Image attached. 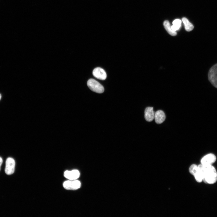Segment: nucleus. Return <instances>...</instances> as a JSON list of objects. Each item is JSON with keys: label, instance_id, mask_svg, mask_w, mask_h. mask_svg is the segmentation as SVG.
I'll return each mask as SVG.
<instances>
[{"label": "nucleus", "instance_id": "nucleus-1", "mask_svg": "<svg viewBox=\"0 0 217 217\" xmlns=\"http://www.w3.org/2000/svg\"><path fill=\"white\" fill-rule=\"evenodd\" d=\"M199 171L201 172L203 181L209 184H213L217 181V172L212 165H198Z\"/></svg>", "mask_w": 217, "mask_h": 217}, {"label": "nucleus", "instance_id": "nucleus-4", "mask_svg": "<svg viewBox=\"0 0 217 217\" xmlns=\"http://www.w3.org/2000/svg\"><path fill=\"white\" fill-rule=\"evenodd\" d=\"M81 182L78 180H70L65 181L63 187L66 189L76 190L79 189L81 187Z\"/></svg>", "mask_w": 217, "mask_h": 217}, {"label": "nucleus", "instance_id": "nucleus-2", "mask_svg": "<svg viewBox=\"0 0 217 217\" xmlns=\"http://www.w3.org/2000/svg\"><path fill=\"white\" fill-rule=\"evenodd\" d=\"M87 85L92 91L101 94L104 91V87L99 82L93 79H90L88 81Z\"/></svg>", "mask_w": 217, "mask_h": 217}, {"label": "nucleus", "instance_id": "nucleus-9", "mask_svg": "<svg viewBox=\"0 0 217 217\" xmlns=\"http://www.w3.org/2000/svg\"><path fill=\"white\" fill-rule=\"evenodd\" d=\"M144 117L146 120L149 122L152 121L155 118V113L152 107H147L144 112Z\"/></svg>", "mask_w": 217, "mask_h": 217}, {"label": "nucleus", "instance_id": "nucleus-3", "mask_svg": "<svg viewBox=\"0 0 217 217\" xmlns=\"http://www.w3.org/2000/svg\"><path fill=\"white\" fill-rule=\"evenodd\" d=\"M208 77L211 84L217 89V64L214 65L210 69L208 73Z\"/></svg>", "mask_w": 217, "mask_h": 217}, {"label": "nucleus", "instance_id": "nucleus-11", "mask_svg": "<svg viewBox=\"0 0 217 217\" xmlns=\"http://www.w3.org/2000/svg\"><path fill=\"white\" fill-rule=\"evenodd\" d=\"M163 25L165 30L170 35L172 36H175L177 35L176 32L172 29L170 24L168 21L166 20L165 21Z\"/></svg>", "mask_w": 217, "mask_h": 217}, {"label": "nucleus", "instance_id": "nucleus-16", "mask_svg": "<svg viewBox=\"0 0 217 217\" xmlns=\"http://www.w3.org/2000/svg\"><path fill=\"white\" fill-rule=\"evenodd\" d=\"M1 94H0V100H1Z\"/></svg>", "mask_w": 217, "mask_h": 217}, {"label": "nucleus", "instance_id": "nucleus-6", "mask_svg": "<svg viewBox=\"0 0 217 217\" xmlns=\"http://www.w3.org/2000/svg\"><path fill=\"white\" fill-rule=\"evenodd\" d=\"M216 160V157L212 154H209L204 156L201 160V164L203 165H212Z\"/></svg>", "mask_w": 217, "mask_h": 217}, {"label": "nucleus", "instance_id": "nucleus-15", "mask_svg": "<svg viewBox=\"0 0 217 217\" xmlns=\"http://www.w3.org/2000/svg\"><path fill=\"white\" fill-rule=\"evenodd\" d=\"M3 162V160L2 158L1 157H0V171H1V167L2 165Z\"/></svg>", "mask_w": 217, "mask_h": 217}, {"label": "nucleus", "instance_id": "nucleus-10", "mask_svg": "<svg viewBox=\"0 0 217 217\" xmlns=\"http://www.w3.org/2000/svg\"><path fill=\"white\" fill-rule=\"evenodd\" d=\"M154 118L157 124H160L165 121V115L163 111L159 110L155 113Z\"/></svg>", "mask_w": 217, "mask_h": 217}, {"label": "nucleus", "instance_id": "nucleus-12", "mask_svg": "<svg viewBox=\"0 0 217 217\" xmlns=\"http://www.w3.org/2000/svg\"><path fill=\"white\" fill-rule=\"evenodd\" d=\"M182 21L184 24L186 30L187 31H190L193 30L194 28L193 25L186 18H183Z\"/></svg>", "mask_w": 217, "mask_h": 217}, {"label": "nucleus", "instance_id": "nucleus-7", "mask_svg": "<svg viewBox=\"0 0 217 217\" xmlns=\"http://www.w3.org/2000/svg\"><path fill=\"white\" fill-rule=\"evenodd\" d=\"M93 74L94 76L98 79L104 80L107 77V75L105 70L103 69L97 67L93 70Z\"/></svg>", "mask_w": 217, "mask_h": 217}, {"label": "nucleus", "instance_id": "nucleus-5", "mask_svg": "<svg viewBox=\"0 0 217 217\" xmlns=\"http://www.w3.org/2000/svg\"><path fill=\"white\" fill-rule=\"evenodd\" d=\"M6 165L5 172L8 175H11L13 174L15 171V162L12 158H8L6 161Z\"/></svg>", "mask_w": 217, "mask_h": 217}, {"label": "nucleus", "instance_id": "nucleus-8", "mask_svg": "<svg viewBox=\"0 0 217 217\" xmlns=\"http://www.w3.org/2000/svg\"><path fill=\"white\" fill-rule=\"evenodd\" d=\"M64 176L70 180H77L80 176V173L77 170H73L72 171H67L64 173Z\"/></svg>", "mask_w": 217, "mask_h": 217}, {"label": "nucleus", "instance_id": "nucleus-13", "mask_svg": "<svg viewBox=\"0 0 217 217\" xmlns=\"http://www.w3.org/2000/svg\"><path fill=\"white\" fill-rule=\"evenodd\" d=\"M181 21L179 19L174 20L173 23V25L171 26L172 29L175 31L178 30L181 28Z\"/></svg>", "mask_w": 217, "mask_h": 217}, {"label": "nucleus", "instance_id": "nucleus-14", "mask_svg": "<svg viewBox=\"0 0 217 217\" xmlns=\"http://www.w3.org/2000/svg\"><path fill=\"white\" fill-rule=\"evenodd\" d=\"M198 171V166L195 164H193L189 168V172L191 174L194 176Z\"/></svg>", "mask_w": 217, "mask_h": 217}]
</instances>
